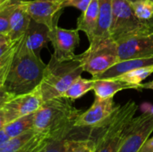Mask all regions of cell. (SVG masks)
Returning a JSON list of instances; mask_svg holds the SVG:
<instances>
[{
  "label": "cell",
  "mask_w": 153,
  "mask_h": 152,
  "mask_svg": "<svg viewBox=\"0 0 153 152\" xmlns=\"http://www.w3.org/2000/svg\"><path fill=\"white\" fill-rule=\"evenodd\" d=\"M112 22L110 37L116 41L123 39L153 30V19L143 21L134 13L127 0H112Z\"/></svg>",
  "instance_id": "cell-5"
},
{
  "label": "cell",
  "mask_w": 153,
  "mask_h": 152,
  "mask_svg": "<svg viewBox=\"0 0 153 152\" xmlns=\"http://www.w3.org/2000/svg\"><path fill=\"white\" fill-rule=\"evenodd\" d=\"M5 119H4V110L3 108H0V131L4 127L5 125Z\"/></svg>",
  "instance_id": "cell-32"
},
{
  "label": "cell",
  "mask_w": 153,
  "mask_h": 152,
  "mask_svg": "<svg viewBox=\"0 0 153 152\" xmlns=\"http://www.w3.org/2000/svg\"><path fill=\"white\" fill-rule=\"evenodd\" d=\"M10 39H9V38L8 37H6V36H4V35H2V34H0V45H2V44H4V42H6V41H9Z\"/></svg>",
  "instance_id": "cell-34"
},
{
  "label": "cell",
  "mask_w": 153,
  "mask_h": 152,
  "mask_svg": "<svg viewBox=\"0 0 153 152\" xmlns=\"http://www.w3.org/2000/svg\"><path fill=\"white\" fill-rule=\"evenodd\" d=\"M35 114V113H34ZM34 114H30L18 118L4 125V131L9 138L22 135L34 129Z\"/></svg>",
  "instance_id": "cell-21"
},
{
  "label": "cell",
  "mask_w": 153,
  "mask_h": 152,
  "mask_svg": "<svg viewBox=\"0 0 153 152\" xmlns=\"http://www.w3.org/2000/svg\"><path fill=\"white\" fill-rule=\"evenodd\" d=\"M10 138L8 137V135L5 133V132L4 131V128L0 131V147L5 142H7L8 140H9Z\"/></svg>",
  "instance_id": "cell-31"
},
{
  "label": "cell",
  "mask_w": 153,
  "mask_h": 152,
  "mask_svg": "<svg viewBox=\"0 0 153 152\" xmlns=\"http://www.w3.org/2000/svg\"><path fill=\"white\" fill-rule=\"evenodd\" d=\"M43 102L39 87L26 94L13 97L3 107L5 124L7 125L18 118L36 113Z\"/></svg>",
  "instance_id": "cell-8"
},
{
  "label": "cell",
  "mask_w": 153,
  "mask_h": 152,
  "mask_svg": "<svg viewBox=\"0 0 153 152\" xmlns=\"http://www.w3.org/2000/svg\"><path fill=\"white\" fill-rule=\"evenodd\" d=\"M78 58L83 71L96 77L119 62L117 43L108 37L97 45L89 47L84 53L78 55Z\"/></svg>",
  "instance_id": "cell-6"
},
{
  "label": "cell",
  "mask_w": 153,
  "mask_h": 152,
  "mask_svg": "<svg viewBox=\"0 0 153 152\" xmlns=\"http://www.w3.org/2000/svg\"><path fill=\"white\" fill-rule=\"evenodd\" d=\"M150 1H152V3H153V0H150Z\"/></svg>",
  "instance_id": "cell-38"
},
{
  "label": "cell",
  "mask_w": 153,
  "mask_h": 152,
  "mask_svg": "<svg viewBox=\"0 0 153 152\" xmlns=\"http://www.w3.org/2000/svg\"><path fill=\"white\" fill-rule=\"evenodd\" d=\"M96 142L92 139H73L69 142L66 152H94Z\"/></svg>",
  "instance_id": "cell-27"
},
{
  "label": "cell",
  "mask_w": 153,
  "mask_h": 152,
  "mask_svg": "<svg viewBox=\"0 0 153 152\" xmlns=\"http://www.w3.org/2000/svg\"><path fill=\"white\" fill-rule=\"evenodd\" d=\"M11 0H0V9L3 8L4 5H6Z\"/></svg>",
  "instance_id": "cell-35"
},
{
  "label": "cell",
  "mask_w": 153,
  "mask_h": 152,
  "mask_svg": "<svg viewBox=\"0 0 153 152\" xmlns=\"http://www.w3.org/2000/svg\"><path fill=\"white\" fill-rule=\"evenodd\" d=\"M153 73V65L137 68L134 70H132L128 73H126L118 77H117L119 80H122L124 82H126L128 83H132L134 85H139L141 87V83L143 80H145L148 76H150Z\"/></svg>",
  "instance_id": "cell-24"
},
{
  "label": "cell",
  "mask_w": 153,
  "mask_h": 152,
  "mask_svg": "<svg viewBox=\"0 0 153 152\" xmlns=\"http://www.w3.org/2000/svg\"><path fill=\"white\" fill-rule=\"evenodd\" d=\"M153 65V57H147V58H134V59H127L119 61L115 64L113 66L108 68L107 71L102 73L101 74L92 77V79H113L117 78L126 73H128L132 70L151 66Z\"/></svg>",
  "instance_id": "cell-18"
},
{
  "label": "cell",
  "mask_w": 153,
  "mask_h": 152,
  "mask_svg": "<svg viewBox=\"0 0 153 152\" xmlns=\"http://www.w3.org/2000/svg\"><path fill=\"white\" fill-rule=\"evenodd\" d=\"M120 105L114 102L113 98L100 99L95 98L92 106L82 112L74 122V126L88 129H99L115 113Z\"/></svg>",
  "instance_id": "cell-9"
},
{
  "label": "cell",
  "mask_w": 153,
  "mask_h": 152,
  "mask_svg": "<svg viewBox=\"0 0 153 152\" xmlns=\"http://www.w3.org/2000/svg\"><path fill=\"white\" fill-rule=\"evenodd\" d=\"M13 96L11 95L10 93H8L6 90H4V88H1L0 87V108L4 107V105L9 101Z\"/></svg>",
  "instance_id": "cell-29"
},
{
  "label": "cell",
  "mask_w": 153,
  "mask_h": 152,
  "mask_svg": "<svg viewBox=\"0 0 153 152\" xmlns=\"http://www.w3.org/2000/svg\"><path fill=\"white\" fill-rule=\"evenodd\" d=\"M138 105L129 100L119 106L110 118L99 129L94 152H117L129 122L134 116Z\"/></svg>",
  "instance_id": "cell-4"
},
{
  "label": "cell",
  "mask_w": 153,
  "mask_h": 152,
  "mask_svg": "<svg viewBox=\"0 0 153 152\" xmlns=\"http://www.w3.org/2000/svg\"><path fill=\"white\" fill-rule=\"evenodd\" d=\"M141 89H150L153 90V80L146 83H141Z\"/></svg>",
  "instance_id": "cell-33"
},
{
  "label": "cell",
  "mask_w": 153,
  "mask_h": 152,
  "mask_svg": "<svg viewBox=\"0 0 153 152\" xmlns=\"http://www.w3.org/2000/svg\"><path fill=\"white\" fill-rule=\"evenodd\" d=\"M81 127H76L74 125L67 126L58 132L49 135L48 141L40 152H66L69 142L79 136L77 133Z\"/></svg>",
  "instance_id": "cell-14"
},
{
  "label": "cell",
  "mask_w": 153,
  "mask_h": 152,
  "mask_svg": "<svg viewBox=\"0 0 153 152\" xmlns=\"http://www.w3.org/2000/svg\"><path fill=\"white\" fill-rule=\"evenodd\" d=\"M99 22V1L92 0L88 8L82 13L81 16L77 20V30L85 32L89 39V43H91Z\"/></svg>",
  "instance_id": "cell-19"
},
{
  "label": "cell",
  "mask_w": 153,
  "mask_h": 152,
  "mask_svg": "<svg viewBox=\"0 0 153 152\" xmlns=\"http://www.w3.org/2000/svg\"><path fill=\"white\" fill-rule=\"evenodd\" d=\"M37 133L36 130H32L22 135L10 138L0 147V152H21Z\"/></svg>",
  "instance_id": "cell-23"
},
{
  "label": "cell",
  "mask_w": 153,
  "mask_h": 152,
  "mask_svg": "<svg viewBox=\"0 0 153 152\" xmlns=\"http://www.w3.org/2000/svg\"><path fill=\"white\" fill-rule=\"evenodd\" d=\"M142 90L139 85H134L132 83H128L117 78L113 79H94V86L93 91L95 93V97H99L100 99H108L113 98L116 93L124 90Z\"/></svg>",
  "instance_id": "cell-16"
},
{
  "label": "cell",
  "mask_w": 153,
  "mask_h": 152,
  "mask_svg": "<svg viewBox=\"0 0 153 152\" xmlns=\"http://www.w3.org/2000/svg\"><path fill=\"white\" fill-rule=\"evenodd\" d=\"M20 40H9L0 45V87L3 88L8 72L10 70L14 54Z\"/></svg>",
  "instance_id": "cell-20"
},
{
  "label": "cell",
  "mask_w": 153,
  "mask_h": 152,
  "mask_svg": "<svg viewBox=\"0 0 153 152\" xmlns=\"http://www.w3.org/2000/svg\"><path fill=\"white\" fill-rule=\"evenodd\" d=\"M94 86V79H84L79 77L70 87L69 89L64 93L63 97L69 99L71 100L77 99L86 94L88 91L93 90Z\"/></svg>",
  "instance_id": "cell-22"
},
{
  "label": "cell",
  "mask_w": 153,
  "mask_h": 152,
  "mask_svg": "<svg viewBox=\"0 0 153 152\" xmlns=\"http://www.w3.org/2000/svg\"><path fill=\"white\" fill-rule=\"evenodd\" d=\"M45 67L46 65L40 57L37 56L26 46L22 37L3 88L13 97L30 92L39 86Z\"/></svg>",
  "instance_id": "cell-1"
},
{
  "label": "cell",
  "mask_w": 153,
  "mask_h": 152,
  "mask_svg": "<svg viewBox=\"0 0 153 152\" xmlns=\"http://www.w3.org/2000/svg\"><path fill=\"white\" fill-rule=\"evenodd\" d=\"M23 1L24 0H21L18 3L11 15L8 38L13 41L19 40L24 36L31 19L26 10Z\"/></svg>",
  "instance_id": "cell-17"
},
{
  "label": "cell",
  "mask_w": 153,
  "mask_h": 152,
  "mask_svg": "<svg viewBox=\"0 0 153 152\" xmlns=\"http://www.w3.org/2000/svg\"><path fill=\"white\" fill-rule=\"evenodd\" d=\"M117 43L119 61L153 57V30L123 39Z\"/></svg>",
  "instance_id": "cell-10"
},
{
  "label": "cell",
  "mask_w": 153,
  "mask_h": 152,
  "mask_svg": "<svg viewBox=\"0 0 153 152\" xmlns=\"http://www.w3.org/2000/svg\"><path fill=\"white\" fill-rule=\"evenodd\" d=\"M128 2H130V3H133V2H135V1H137V0H127Z\"/></svg>",
  "instance_id": "cell-36"
},
{
  "label": "cell",
  "mask_w": 153,
  "mask_h": 152,
  "mask_svg": "<svg viewBox=\"0 0 153 152\" xmlns=\"http://www.w3.org/2000/svg\"><path fill=\"white\" fill-rule=\"evenodd\" d=\"M83 69L78 56L71 60H58L51 56L46 65L43 79L39 86L43 100L63 97L69 87L82 76Z\"/></svg>",
  "instance_id": "cell-2"
},
{
  "label": "cell",
  "mask_w": 153,
  "mask_h": 152,
  "mask_svg": "<svg viewBox=\"0 0 153 152\" xmlns=\"http://www.w3.org/2000/svg\"><path fill=\"white\" fill-rule=\"evenodd\" d=\"M63 1H64V0H63Z\"/></svg>",
  "instance_id": "cell-39"
},
{
  "label": "cell",
  "mask_w": 153,
  "mask_h": 152,
  "mask_svg": "<svg viewBox=\"0 0 153 152\" xmlns=\"http://www.w3.org/2000/svg\"><path fill=\"white\" fill-rule=\"evenodd\" d=\"M81 113L82 111L74 107L69 99L58 97L45 100L34 114V129L39 133L51 135L74 125Z\"/></svg>",
  "instance_id": "cell-3"
},
{
  "label": "cell",
  "mask_w": 153,
  "mask_h": 152,
  "mask_svg": "<svg viewBox=\"0 0 153 152\" xmlns=\"http://www.w3.org/2000/svg\"><path fill=\"white\" fill-rule=\"evenodd\" d=\"M150 111H151V112H152V114H153V107H152V109H151Z\"/></svg>",
  "instance_id": "cell-37"
},
{
  "label": "cell",
  "mask_w": 153,
  "mask_h": 152,
  "mask_svg": "<svg viewBox=\"0 0 153 152\" xmlns=\"http://www.w3.org/2000/svg\"><path fill=\"white\" fill-rule=\"evenodd\" d=\"M63 0H24L23 4L30 18L52 29L57 24Z\"/></svg>",
  "instance_id": "cell-12"
},
{
  "label": "cell",
  "mask_w": 153,
  "mask_h": 152,
  "mask_svg": "<svg viewBox=\"0 0 153 152\" xmlns=\"http://www.w3.org/2000/svg\"><path fill=\"white\" fill-rule=\"evenodd\" d=\"M139 152H153V138L147 140Z\"/></svg>",
  "instance_id": "cell-30"
},
{
  "label": "cell",
  "mask_w": 153,
  "mask_h": 152,
  "mask_svg": "<svg viewBox=\"0 0 153 152\" xmlns=\"http://www.w3.org/2000/svg\"><path fill=\"white\" fill-rule=\"evenodd\" d=\"M99 1V22L94 39L89 47L97 45L101 40L110 37V27L112 22V0H98Z\"/></svg>",
  "instance_id": "cell-15"
},
{
  "label": "cell",
  "mask_w": 153,
  "mask_h": 152,
  "mask_svg": "<svg viewBox=\"0 0 153 152\" xmlns=\"http://www.w3.org/2000/svg\"><path fill=\"white\" fill-rule=\"evenodd\" d=\"M153 132V114L145 111L129 122L117 152H139Z\"/></svg>",
  "instance_id": "cell-7"
},
{
  "label": "cell",
  "mask_w": 153,
  "mask_h": 152,
  "mask_svg": "<svg viewBox=\"0 0 153 152\" xmlns=\"http://www.w3.org/2000/svg\"><path fill=\"white\" fill-rule=\"evenodd\" d=\"M92 0H64L62 3V8L65 7H75L79 9L82 13H83L89 6Z\"/></svg>",
  "instance_id": "cell-28"
},
{
  "label": "cell",
  "mask_w": 153,
  "mask_h": 152,
  "mask_svg": "<svg viewBox=\"0 0 153 152\" xmlns=\"http://www.w3.org/2000/svg\"><path fill=\"white\" fill-rule=\"evenodd\" d=\"M134 14L143 21L153 19V3L150 0H137L130 3Z\"/></svg>",
  "instance_id": "cell-26"
},
{
  "label": "cell",
  "mask_w": 153,
  "mask_h": 152,
  "mask_svg": "<svg viewBox=\"0 0 153 152\" xmlns=\"http://www.w3.org/2000/svg\"><path fill=\"white\" fill-rule=\"evenodd\" d=\"M49 30L47 25L30 19L23 36L26 46L39 57H40L41 49L47 47L49 41Z\"/></svg>",
  "instance_id": "cell-13"
},
{
  "label": "cell",
  "mask_w": 153,
  "mask_h": 152,
  "mask_svg": "<svg viewBox=\"0 0 153 152\" xmlns=\"http://www.w3.org/2000/svg\"><path fill=\"white\" fill-rule=\"evenodd\" d=\"M21 0H11L6 5L0 9V34L8 37L11 15Z\"/></svg>",
  "instance_id": "cell-25"
},
{
  "label": "cell",
  "mask_w": 153,
  "mask_h": 152,
  "mask_svg": "<svg viewBox=\"0 0 153 152\" xmlns=\"http://www.w3.org/2000/svg\"><path fill=\"white\" fill-rule=\"evenodd\" d=\"M79 30H66L60 28L57 24L49 30V41L54 47L52 55L56 59L71 60L76 57L75 48L79 46Z\"/></svg>",
  "instance_id": "cell-11"
}]
</instances>
